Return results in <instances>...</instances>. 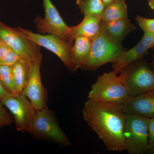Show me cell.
<instances>
[{"label":"cell","mask_w":154,"mask_h":154,"mask_svg":"<svg viewBox=\"0 0 154 154\" xmlns=\"http://www.w3.org/2000/svg\"><path fill=\"white\" fill-rule=\"evenodd\" d=\"M82 114L88 126L109 150H125L124 131L126 114L121 105L88 98L84 104Z\"/></svg>","instance_id":"1"},{"label":"cell","mask_w":154,"mask_h":154,"mask_svg":"<svg viewBox=\"0 0 154 154\" xmlns=\"http://www.w3.org/2000/svg\"><path fill=\"white\" fill-rule=\"evenodd\" d=\"M105 72L98 76L92 87L88 97L101 102L122 105L130 97L129 89L124 71Z\"/></svg>","instance_id":"2"},{"label":"cell","mask_w":154,"mask_h":154,"mask_svg":"<svg viewBox=\"0 0 154 154\" xmlns=\"http://www.w3.org/2000/svg\"><path fill=\"white\" fill-rule=\"evenodd\" d=\"M125 51L121 43L111 38L102 25L101 32L93 40L89 55L81 69L95 71L104 65L115 62Z\"/></svg>","instance_id":"3"},{"label":"cell","mask_w":154,"mask_h":154,"mask_svg":"<svg viewBox=\"0 0 154 154\" xmlns=\"http://www.w3.org/2000/svg\"><path fill=\"white\" fill-rule=\"evenodd\" d=\"M0 101L13 116L17 130L30 132L37 110L24 94L7 92Z\"/></svg>","instance_id":"4"},{"label":"cell","mask_w":154,"mask_h":154,"mask_svg":"<svg viewBox=\"0 0 154 154\" xmlns=\"http://www.w3.org/2000/svg\"><path fill=\"white\" fill-rule=\"evenodd\" d=\"M16 29L23 37L54 54L68 69L75 72L71 58L72 47L73 42L66 40L54 34L34 33L21 28Z\"/></svg>","instance_id":"5"},{"label":"cell","mask_w":154,"mask_h":154,"mask_svg":"<svg viewBox=\"0 0 154 154\" xmlns=\"http://www.w3.org/2000/svg\"><path fill=\"white\" fill-rule=\"evenodd\" d=\"M125 150L130 154H149L148 118L126 114Z\"/></svg>","instance_id":"6"},{"label":"cell","mask_w":154,"mask_h":154,"mask_svg":"<svg viewBox=\"0 0 154 154\" xmlns=\"http://www.w3.org/2000/svg\"><path fill=\"white\" fill-rule=\"evenodd\" d=\"M29 133L36 137L51 141L60 145H71L68 138L58 124L52 111L47 106L37 110Z\"/></svg>","instance_id":"7"},{"label":"cell","mask_w":154,"mask_h":154,"mask_svg":"<svg viewBox=\"0 0 154 154\" xmlns=\"http://www.w3.org/2000/svg\"><path fill=\"white\" fill-rule=\"evenodd\" d=\"M130 96L134 97L154 90V70L145 60L129 65L123 70Z\"/></svg>","instance_id":"8"},{"label":"cell","mask_w":154,"mask_h":154,"mask_svg":"<svg viewBox=\"0 0 154 154\" xmlns=\"http://www.w3.org/2000/svg\"><path fill=\"white\" fill-rule=\"evenodd\" d=\"M43 5L44 18L38 16L34 19L38 31L42 34H54L66 40L72 41L69 36L70 27L64 21L51 0H43Z\"/></svg>","instance_id":"9"},{"label":"cell","mask_w":154,"mask_h":154,"mask_svg":"<svg viewBox=\"0 0 154 154\" xmlns=\"http://www.w3.org/2000/svg\"><path fill=\"white\" fill-rule=\"evenodd\" d=\"M0 39L21 57L34 60L41 53L40 46L20 35L16 28L8 27L1 22Z\"/></svg>","instance_id":"10"},{"label":"cell","mask_w":154,"mask_h":154,"mask_svg":"<svg viewBox=\"0 0 154 154\" xmlns=\"http://www.w3.org/2000/svg\"><path fill=\"white\" fill-rule=\"evenodd\" d=\"M42 59L41 53L33 60L30 78L22 92L36 110L47 106V91L42 85L40 74Z\"/></svg>","instance_id":"11"},{"label":"cell","mask_w":154,"mask_h":154,"mask_svg":"<svg viewBox=\"0 0 154 154\" xmlns=\"http://www.w3.org/2000/svg\"><path fill=\"white\" fill-rule=\"evenodd\" d=\"M154 45V34L144 33L140 41L135 46L122 52L118 60L112 63L113 71L120 74L126 67L140 60Z\"/></svg>","instance_id":"12"},{"label":"cell","mask_w":154,"mask_h":154,"mask_svg":"<svg viewBox=\"0 0 154 154\" xmlns=\"http://www.w3.org/2000/svg\"><path fill=\"white\" fill-rule=\"evenodd\" d=\"M121 106L125 114L154 118V90L130 97Z\"/></svg>","instance_id":"13"},{"label":"cell","mask_w":154,"mask_h":154,"mask_svg":"<svg viewBox=\"0 0 154 154\" xmlns=\"http://www.w3.org/2000/svg\"><path fill=\"white\" fill-rule=\"evenodd\" d=\"M102 22L101 17L85 15L80 24L69 27L70 39L73 41L75 37L82 36L94 40L99 36L101 32Z\"/></svg>","instance_id":"14"},{"label":"cell","mask_w":154,"mask_h":154,"mask_svg":"<svg viewBox=\"0 0 154 154\" xmlns=\"http://www.w3.org/2000/svg\"><path fill=\"white\" fill-rule=\"evenodd\" d=\"M102 26L111 38L120 43L125 36L136 29L128 18L109 22L102 21Z\"/></svg>","instance_id":"15"},{"label":"cell","mask_w":154,"mask_h":154,"mask_svg":"<svg viewBox=\"0 0 154 154\" xmlns=\"http://www.w3.org/2000/svg\"><path fill=\"white\" fill-rule=\"evenodd\" d=\"M34 60L21 57L12 66L14 84L18 93L22 92L28 82Z\"/></svg>","instance_id":"16"},{"label":"cell","mask_w":154,"mask_h":154,"mask_svg":"<svg viewBox=\"0 0 154 154\" xmlns=\"http://www.w3.org/2000/svg\"><path fill=\"white\" fill-rule=\"evenodd\" d=\"M93 40L86 37L78 36L74 39L72 47L71 58L75 71H76L88 58L91 51Z\"/></svg>","instance_id":"17"},{"label":"cell","mask_w":154,"mask_h":154,"mask_svg":"<svg viewBox=\"0 0 154 154\" xmlns=\"http://www.w3.org/2000/svg\"><path fill=\"white\" fill-rule=\"evenodd\" d=\"M128 17V7L125 0H114L105 7L101 19L103 22H109Z\"/></svg>","instance_id":"18"},{"label":"cell","mask_w":154,"mask_h":154,"mask_svg":"<svg viewBox=\"0 0 154 154\" xmlns=\"http://www.w3.org/2000/svg\"><path fill=\"white\" fill-rule=\"evenodd\" d=\"M77 5L85 15L101 17L105 8L102 0H77Z\"/></svg>","instance_id":"19"},{"label":"cell","mask_w":154,"mask_h":154,"mask_svg":"<svg viewBox=\"0 0 154 154\" xmlns=\"http://www.w3.org/2000/svg\"><path fill=\"white\" fill-rule=\"evenodd\" d=\"M0 82L9 93L11 94L18 93L14 84L11 66L0 65Z\"/></svg>","instance_id":"20"},{"label":"cell","mask_w":154,"mask_h":154,"mask_svg":"<svg viewBox=\"0 0 154 154\" xmlns=\"http://www.w3.org/2000/svg\"><path fill=\"white\" fill-rule=\"evenodd\" d=\"M21 57L14 49L0 39V65L12 66Z\"/></svg>","instance_id":"21"},{"label":"cell","mask_w":154,"mask_h":154,"mask_svg":"<svg viewBox=\"0 0 154 154\" xmlns=\"http://www.w3.org/2000/svg\"><path fill=\"white\" fill-rule=\"evenodd\" d=\"M135 19L139 26L144 33L154 34V19H147L137 15Z\"/></svg>","instance_id":"22"},{"label":"cell","mask_w":154,"mask_h":154,"mask_svg":"<svg viewBox=\"0 0 154 154\" xmlns=\"http://www.w3.org/2000/svg\"><path fill=\"white\" fill-rule=\"evenodd\" d=\"M14 122L11 114L0 101V126L11 125Z\"/></svg>","instance_id":"23"},{"label":"cell","mask_w":154,"mask_h":154,"mask_svg":"<svg viewBox=\"0 0 154 154\" xmlns=\"http://www.w3.org/2000/svg\"><path fill=\"white\" fill-rule=\"evenodd\" d=\"M149 154H154V118L148 119Z\"/></svg>","instance_id":"24"},{"label":"cell","mask_w":154,"mask_h":154,"mask_svg":"<svg viewBox=\"0 0 154 154\" xmlns=\"http://www.w3.org/2000/svg\"><path fill=\"white\" fill-rule=\"evenodd\" d=\"M7 92H8V91H6V89H5V88L3 86L2 84L0 82V100L7 94Z\"/></svg>","instance_id":"25"},{"label":"cell","mask_w":154,"mask_h":154,"mask_svg":"<svg viewBox=\"0 0 154 154\" xmlns=\"http://www.w3.org/2000/svg\"><path fill=\"white\" fill-rule=\"evenodd\" d=\"M103 1V2H104V4H105V6H107L109 4H110V3L113 2L114 0H102Z\"/></svg>","instance_id":"26"},{"label":"cell","mask_w":154,"mask_h":154,"mask_svg":"<svg viewBox=\"0 0 154 154\" xmlns=\"http://www.w3.org/2000/svg\"><path fill=\"white\" fill-rule=\"evenodd\" d=\"M149 5L152 10L154 11V1L149 2Z\"/></svg>","instance_id":"27"},{"label":"cell","mask_w":154,"mask_h":154,"mask_svg":"<svg viewBox=\"0 0 154 154\" xmlns=\"http://www.w3.org/2000/svg\"><path fill=\"white\" fill-rule=\"evenodd\" d=\"M151 49L154 50V45L152 46V48ZM152 65L153 66H154V54H153V60L152 61Z\"/></svg>","instance_id":"28"},{"label":"cell","mask_w":154,"mask_h":154,"mask_svg":"<svg viewBox=\"0 0 154 154\" xmlns=\"http://www.w3.org/2000/svg\"><path fill=\"white\" fill-rule=\"evenodd\" d=\"M148 2H151V1H154V0H148Z\"/></svg>","instance_id":"29"},{"label":"cell","mask_w":154,"mask_h":154,"mask_svg":"<svg viewBox=\"0 0 154 154\" xmlns=\"http://www.w3.org/2000/svg\"><path fill=\"white\" fill-rule=\"evenodd\" d=\"M2 127L0 126V129H1V128H2Z\"/></svg>","instance_id":"30"}]
</instances>
